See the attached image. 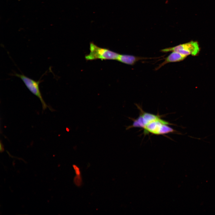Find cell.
I'll list each match as a JSON object with an SVG mask.
<instances>
[{
    "label": "cell",
    "instance_id": "5",
    "mask_svg": "<svg viewBox=\"0 0 215 215\" xmlns=\"http://www.w3.org/2000/svg\"><path fill=\"white\" fill-rule=\"evenodd\" d=\"M187 56L184 55L178 52L172 51L167 57L165 58L164 61L160 64L157 67L158 70L167 64L179 62L184 60Z\"/></svg>",
    "mask_w": 215,
    "mask_h": 215
},
{
    "label": "cell",
    "instance_id": "3",
    "mask_svg": "<svg viewBox=\"0 0 215 215\" xmlns=\"http://www.w3.org/2000/svg\"><path fill=\"white\" fill-rule=\"evenodd\" d=\"M14 75L20 79L29 91L39 99L42 105L43 110H44L48 107L42 98L40 90L39 85L41 82L40 80H35L23 74L15 73Z\"/></svg>",
    "mask_w": 215,
    "mask_h": 215
},
{
    "label": "cell",
    "instance_id": "6",
    "mask_svg": "<svg viewBox=\"0 0 215 215\" xmlns=\"http://www.w3.org/2000/svg\"><path fill=\"white\" fill-rule=\"evenodd\" d=\"M144 58L128 54H119L117 60L122 63L130 65H134L136 62Z\"/></svg>",
    "mask_w": 215,
    "mask_h": 215
},
{
    "label": "cell",
    "instance_id": "1",
    "mask_svg": "<svg viewBox=\"0 0 215 215\" xmlns=\"http://www.w3.org/2000/svg\"><path fill=\"white\" fill-rule=\"evenodd\" d=\"M90 53L85 56L87 60L97 59L117 60L119 54L108 49L97 46L93 42L90 44Z\"/></svg>",
    "mask_w": 215,
    "mask_h": 215
},
{
    "label": "cell",
    "instance_id": "2",
    "mask_svg": "<svg viewBox=\"0 0 215 215\" xmlns=\"http://www.w3.org/2000/svg\"><path fill=\"white\" fill-rule=\"evenodd\" d=\"M200 48L198 43L193 41L161 50V52L164 53L175 51L187 56L189 55L196 56L198 54Z\"/></svg>",
    "mask_w": 215,
    "mask_h": 215
},
{
    "label": "cell",
    "instance_id": "4",
    "mask_svg": "<svg viewBox=\"0 0 215 215\" xmlns=\"http://www.w3.org/2000/svg\"><path fill=\"white\" fill-rule=\"evenodd\" d=\"M169 123L160 118L147 124L144 128L145 133L150 132L155 134L160 135L161 129L164 124Z\"/></svg>",
    "mask_w": 215,
    "mask_h": 215
},
{
    "label": "cell",
    "instance_id": "7",
    "mask_svg": "<svg viewBox=\"0 0 215 215\" xmlns=\"http://www.w3.org/2000/svg\"><path fill=\"white\" fill-rule=\"evenodd\" d=\"M0 150L1 152H2L4 150V148H3V146L1 144V143L0 144Z\"/></svg>",
    "mask_w": 215,
    "mask_h": 215
}]
</instances>
